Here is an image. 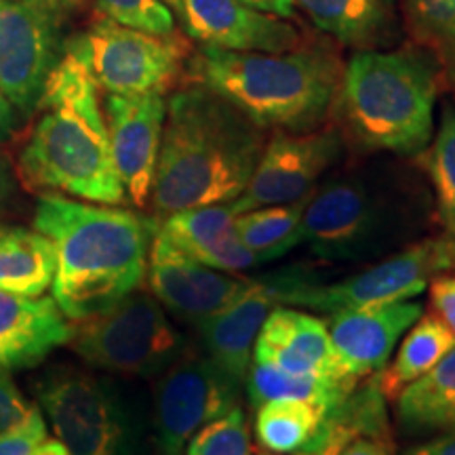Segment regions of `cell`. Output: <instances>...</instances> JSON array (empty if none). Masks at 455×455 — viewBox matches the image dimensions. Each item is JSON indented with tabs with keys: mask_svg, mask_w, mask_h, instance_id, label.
<instances>
[{
	"mask_svg": "<svg viewBox=\"0 0 455 455\" xmlns=\"http://www.w3.org/2000/svg\"><path fill=\"white\" fill-rule=\"evenodd\" d=\"M30 455H72V453L68 451V447L61 441L44 439Z\"/></svg>",
	"mask_w": 455,
	"mask_h": 455,
	"instance_id": "ab89813d",
	"label": "cell"
},
{
	"mask_svg": "<svg viewBox=\"0 0 455 455\" xmlns=\"http://www.w3.org/2000/svg\"><path fill=\"white\" fill-rule=\"evenodd\" d=\"M403 455H455V430L443 432L436 439L411 447Z\"/></svg>",
	"mask_w": 455,
	"mask_h": 455,
	"instance_id": "8d00e7d4",
	"label": "cell"
},
{
	"mask_svg": "<svg viewBox=\"0 0 455 455\" xmlns=\"http://www.w3.org/2000/svg\"><path fill=\"white\" fill-rule=\"evenodd\" d=\"M455 346V333L435 312L413 323L396 352L395 363L378 375V386L386 398H396L409 384L430 371Z\"/></svg>",
	"mask_w": 455,
	"mask_h": 455,
	"instance_id": "4316f807",
	"label": "cell"
},
{
	"mask_svg": "<svg viewBox=\"0 0 455 455\" xmlns=\"http://www.w3.org/2000/svg\"><path fill=\"white\" fill-rule=\"evenodd\" d=\"M186 455H253L243 407L232 409L188 441Z\"/></svg>",
	"mask_w": 455,
	"mask_h": 455,
	"instance_id": "4dcf8cb0",
	"label": "cell"
},
{
	"mask_svg": "<svg viewBox=\"0 0 455 455\" xmlns=\"http://www.w3.org/2000/svg\"><path fill=\"white\" fill-rule=\"evenodd\" d=\"M51 428L72 455H133L140 426L112 379L76 367H57L36 384Z\"/></svg>",
	"mask_w": 455,
	"mask_h": 455,
	"instance_id": "9c48e42d",
	"label": "cell"
},
{
	"mask_svg": "<svg viewBox=\"0 0 455 455\" xmlns=\"http://www.w3.org/2000/svg\"><path fill=\"white\" fill-rule=\"evenodd\" d=\"M241 3L258 11H264V13L283 17V20H291V17L298 15L295 0H241Z\"/></svg>",
	"mask_w": 455,
	"mask_h": 455,
	"instance_id": "74e56055",
	"label": "cell"
},
{
	"mask_svg": "<svg viewBox=\"0 0 455 455\" xmlns=\"http://www.w3.org/2000/svg\"><path fill=\"white\" fill-rule=\"evenodd\" d=\"M398 422L407 432L455 430V346L396 398Z\"/></svg>",
	"mask_w": 455,
	"mask_h": 455,
	"instance_id": "d4e9b609",
	"label": "cell"
},
{
	"mask_svg": "<svg viewBox=\"0 0 455 455\" xmlns=\"http://www.w3.org/2000/svg\"><path fill=\"white\" fill-rule=\"evenodd\" d=\"M430 304L435 315L455 333V275H441L430 283Z\"/></svg>",
	"mask_w": 455,
	"mask_h": 455,
	"instance_id": "e575fe53",
	"label": "cell"
},
{
	"mask_svg": "<svg viewBox=\"0 0 455 455\" xmlns=\"http://www.w3.org/2000/svg\"><path fill=\"white\" fill-rule=\"evenodd\" d=\"M318 30L344 47H388L401 30L398 0H295Z\"/></svg>",
	"mask_w": 455,
	"mask_h": 455,
	"instance_id": "7402d4cb",
	"label": "cell"
},
{
	"mask_svg": "<svg viewBox=\"0 0 455 455\" xmlns=\"http://www.w3.org/2000/svg\"><path fill=\"white\" fill-rule=\"evenodd\" d=\"M455 272V235L424 238L386 255L355 276L321 283L312 268H284L266 276L276 306L333 315L341 310L407 301L432 283V278Z\"/></svg>",
	"mask_w": 455,
	"mask_h": 455,
	"instance_id": "52a82bcc",
	"label": "cell"
},
{
	"mask_svg": "<svg viewBox=\"0 0 455 455\" xmlns=\"http://www.w3.org/2000/svg\"><path fill=\"white\" fill-rule=\"evenodd\" d=\"M184 30L201 47L236 53H283L304 44L298 28L241 0H181Z\"/></svg>",
	"mask_w": 455,
	"mask_h": 455,
	"instance_id": "2e32d148",
	"label": "cell"
},
{
	"mask_svg": "<svg viewBox=\"0 0 455 455\" xmlns=\"http://www.w3.org/2000/svg\"><path fill=\"white\" fill-rule=\"evenodd\" d=\"M70 344L101 371L156 378L188 352V341L155 295L129 293L110 310L81 321Z\"/></svg>",
	"mask_w": 455,
	"mask_h": 455,
	"instance_id": "ba28073f",
	"label": "cell"
},
{
	"mask_svg": "<svg viewBox=\"0 0 455 455\" xmlns=\"http://www.w3.org/2000/svg\"><path fill=\"white\" fill-rule=\"evenodd\" d=\"M55 0H0V91L21 112L38 106L57 64Z\"/></svg>",
	"mask_w": 455,
	"mask_h": 455,
	"instance_id": "4fadbf2b",
	"label": "cell"
},
{
	"mask_svg": "<svg viewBox=\"0 0 455 455\" xmlns=\"http://www.w3.org/2000/svg\"><path fill=\"white\" fill-rule=\"evenodd\" d=\"M355 436L356 435L350 428H346V426H338V428H335V432L331 435V439H329L321 449H316V451L293 453V455H339L341 449L346 447V443L355 439Z\"/></svg>",
	"mask_w": 455,
	"mask_h": 455,
	"instance_id": "f35d334b",
	"label": "cell"
},
{
	"mask_svg": "<svg viewBox=\"0 0 455 455\" xmlns=\"http://www.w3.org/2000/svg\"><path fill=\"white\" fill-rule=\"evenodd\" d=\"M47 439V424L36 409L24 424L0 432V455H30Z\"/></svg>",
	"mask_w": 455,
	"mask_h": 455,
	"instance_id": "d6a6232c",
	"label": "cell"
},
{
	"mask_svg": "<svg viewBox=\"0 0 455 455\" xmlns=\"http://www.w3.org/2000/svg\"><path fill=\"white\" fill-rule=\"evenodd\" d=\"M243 382L207 355L186 352L158 375L155 426L163 455H181L203 426L241 407Z\"/></svg>",
	"mask_w": 455,
	"mask_h": 455,
	"instance_id": "8fae6325",
	"label": "cell"
},
{
	"mask_svg": "<svg viewBox=\"0 0 455 455\" xmlns=\"http://www.w3.org/2000/svg\"><path fill=\"white\" fill-rule=\"evenodd\" d=\"M253 361L298 375L352 378L335 355L327 323L289 306H276L266 316L255 339Z\"/></svg>",
	"mask_w": 455,
	"mask_h": 455,
	"instance_id": "ac0fdd59",
	"label": "cell"
},
{
	"mask_svg": "<svg viewBox=\"0 0 455 455\" xmlns=\"http://www.w3.org/2000/svg\"><path fill=\"white\" fill-rule=\"evenodd\" d=\"M424 315L415 301H390L329 315L327 331L341 367L352 378H367L388 365L392 350Z\"/></svg>",
	"mask_w": 455,
	"mask_h": 455,
	"instance_id": "e0dca14e",
	"label": "cell"
},
{
	"mask_svg": "<svg viewBox=\"0 0 455 455\" xmlns=\"http://www.w3.org/2000/svg\"><path fill=\"white\" fill-rule=\"evenodd\" d=\"M164 116H167V101L161 93H108L106 124L114 167L121 178L124 195L140 209L150 204Z\"/></svg>",
	"mask_w": 455,
	"mask_h": 455,
	"instance_id": "9a60e30c",
	"label": "cell"
},
{
	"mask_svg": "<svg viewBox=\"0 0 455 455\" xmlns=\"http://www.w3.org/2000/svg\"><path fill=\"white\" fill-rule=\"evenodd\" d=\"M100 89L112 95H164L184 70L190 49L178 34H150L101 17L84 36Z\"/></svg>",
	"mask_w": 455,
	"mask_h": 455,
	"instance_id": "30bf717a",
	"label": "cell"
},
{
	"mask_svg": "<svg viewBox=\"0 0 455 455\" xmlns=\"http://www.w3.org/2000/svg\"><path fill=\"white\" fill-rule=\"evenodd\" d=\"M34 228L55 249L51 289L68 321L101 315L144 283L155 221L114 204L47 195Z\"/></svg>",
	"mask_w": 455,
	"mask_h": 455,
	"instance_id": "7a4b0ae2",
	"label": "cell"
},
{
	"mask_svg": "<svg viewBox=\"0 0 455 455\" xmlns=\"http://www.w3.org/2000/svg\"><path fill=\"white\" fill-rule=\"evenodd\" d=\"M53 278L55 249L43 232L0 226V291L38 298Z\"/></svg>",
	"mask_w": 455,
	"mask_h": 455,
	"instance_id": "cb8c5ba5",
	"label": "cell"
},
{
	"mask_svg": "<svg viewBox=\"0 0 455 455\" xmlns=\"http://www.w3.org/2000/svg\"><path fill=\"white\" fill-rule=\"evenodd\" d=\"M266 131L203 84L167 101L150 204L158 218L204 204L232 203L249 186Z\"/></svg>",
	"mask_w": 455,
	"mask_h": 455,
	"instance_id": "6da1fadb",
	"label": "cell"
},
{
	"mask_svg": "<svg viewBox=\"0 0 455 455\" xmlns=\"http://www.w3.org/2000/svg\"><path fill=\"white\" fill-rule=\"evenodd\" d=\"M346 138L339 127H318L304 133L276 131L264 150L249 186L236 201V213L268 204H289L310 196L318 180L339 163Z\"/></svg>",
	"mask_w": 455,
	"mask_h": 455,
	"instance_id": "7c38bea8",
	"label": "cell"
},
{
	"mask_svg": "<svg viewBox=\"0 0 455 455\" xmlns=\"http://www.w3.org/2000/svg\"><path fill=\"white\" fill-rule=\"evenodd\" d=\"M339 455H390V443L371 436H355L346 443Z\"/></svg>",
	"mask_w": 455,
	"mask_h": 455,
	"instance_id": "d590c367",
	"label": "cell"
},
{
	"mask_svg": "<svg viewBox=\"0 0 455 455\" xmlns=\"http://www.w3.org/2000/svg\"><path fill=\"white\" fill-rule=\"evenodd\" d=\"M98 11L116 24L150 34H173V13L161 0H98Z\"/></svg>",
	"mask_w": 455,
	"mask_h": 455,
	"instance_id": "1f68e13d",
	"label": "cell"
},
{
	"mask_svg": "<svg viewBox=\"0 0 455 455\" xmlns=\"http://www.w3.org/2000/svg\"><path fill=\"white\" fill-rule=\"evenodd\" d=\"M38 106L43 116L20 158L28 184L87 203L118 207L127 201L84 38L72 41L57 60Z\"/></svg>",
	"mask_w": 455,
	"mask_h": 455,
	"instance_id": "3957f363",
	"label": "cell"
},
{
	"mask_svg": "<svg viewBox=\"0 0 455 455\" xmlns=\"http://www.w3.org/2000/svg\"><path fill=\"white\" fill-rule=\"evenodd\" d=\"M161 3H164L167 4V7H171L175 11V13L180 15V11H181V0H161Z\"/></svg>",
	"mask_w": 455,
	"mask_h": 455,
	"instance_id": "b9f144b4",
	"label": "cell"
},
{
	"mask_svg": "<svg viewBox=\"0 0 455 455\" xmlns=\"http://www.w3.org/2000/svg\"><path fill=\"white\" fill-rule=\"evenodd\" d=\"M192 83L212 89L264 131L323 127L338 98L341 61L327 49L236 53L201 47L188 61Z\"/></svg>",
	"mask_w": 455,
	"mask_h": 455,
	"instance_id": "5b68a950",
	"label": "cell"
},
{
	"mask_svg": "<svg viewBox=\"0 0 455 455\" xmlns=\"http://www.w3.org/2000/svg\"><path fill=\"white\" fill-rule=\"evenodd\" d=\"M361 379L356 378H321L283 371L266 363L251 361L244 375V390L253 409L270 401H308L315 405L339 409Z\"/></svg>",
	"mask_w": 455,
	"mask_h": 455,
	"instance_id": "484cf974",
	"label": "cell"
},
{
	"mask_svg": "<svg viewBox=\"0 0 455 455\" xmlns=\"http://www.w3.org/2000/svg\"><path fill=\"white\" fill-rule=\"evenodd\" d=\"M413 44L435 57L443 81L455 87V0H401Z\"/></svg>",
	"mask_w": 455,
	"mask_h": 455,
	"instance_id": "f1b7e54d",
	"label": "cell"
},
{
	"mask_svg": "<svg viewBox=\"0 0 455 455\" xmlns=\"http://www.w3.org/2000/svg\"><path fill=\"white\" fill-rule=\"evenodd\" d=\"M55 3H78V0H55Z\"/></svg>",
	"mask_w": 455,
	"mask_h": 455,
	"instance_id": "7bdbcfd3",
	"label": "cell"
},
{
	"mask_svg": "<svg viewBox=\"0 0 455 455\" xmlns=\"http://www.w3.org/2000/svg\"><path fill=\"white\" fill-rule=\"evenodd\" d=\"M338 409L308 401H270L255 409V436L275 455L316 451L335 432Z\"/></svg>",
	"mask_w": 455,
	"mask_h": 455,
	"instance_id": "603a6c76",
	"label": "cell"
},
{
	"mask_svg": "<svg viewBox=\"0 0 455 455\" xmlns=\"http://www.w3.org/2000/svg\"><path fill=\"white\" fill-rule=\"evenodd\" d=\"M148 284L163 308L198 325L244 293L251 278L215 270L175 247L155 228L148 251Z\"/></svg>",
	"mask_w": 455,
	"mask_h": 455,
	"instance_id": "5bb4252c",
	"label": "cell"
},
{
	"mask_svg": "<svg viewBox=\"0 0 455 455\" xmlns=\"http://www.w3.org/2000/svg\"><path fill=\"white\" fill-rule=\"evenodd\" d=\"M258 455H275V453H270V451H266V449H261V451H258Z\"/></svg>",
	"mask_w": 455,
	"mask_h": 455,
	"instance_id": "ee69618b",
	"label": "cell"
},
{
	"mask_svg": "<svg viewBox=\"0 0 455 455\" xmlns=\"http://www.w3.org/2000/svg\"><path fill=\"white\" fill-rule=\"evenodd\" d=\"M74 327L53 298L0 291V367H34L70 344Z\"/></svg>",
	"mask_w": 455,
	"mask_h": 455,
	"instance_id": "d6986e66",
	"label": "cell"
},
{
	"mask_svg": "<svg viewBox=\"0 0 455 455\" xmlns=\"http://www.w3.org/2000/svg\"><path fill=\"white\" fill-rule=\"evenodd\" d=\"M275 308V293L266 276L251 278L244 293L196 325L204 355L244 384V375L253 361L255 339L266 316Z\"/></svg>",
	"mask_w": 455,
	"mask_h": 455,
	"instance_id": "44dd1931",
	"label": "cell"
},
{
	"mask_svg": "<svg viewBox=\"0 0 455 455\" xmlns=\"http://www.w3.org/2000/svg\"><path fill=\"white\" fill-rule=\"evenodd\" d=\"M422 212V196L396 164L352 169L315 188L301 243L325 261L382 259L418 235Z\"/></svg>",
	"mask_w": 455,
	"mask_h": 455,
	"instance_id": "8992f818",
	"label": "cell"
},
{
	"mask_svg": "<svg viewBox=\"0 0 455 455\" xmlns=\"http://www.w3.org/2000/svg\"><path fill=\"white\" fill-rule=\"evenodd\" d=\"M0 192H3V181H0Z\"/></svg>",
	"mask_w": 455,
	"mask_h": 455,
	"instance_id": "f6af8a7d",
	"label": "cell"
},
{
	"mask_svg": "<svg viewBox=\"0 0 455 455\" xmlns=\"http://www.w3.org/2000/svg\"><path fill=\"white\" fill-rule=\"evenodd\" d=\"M36 409L17 388L9 369L0 367V432L24 424Z\"/></svg>",
	"mask_w": 455,
	"mask_h": 455,
	"instance_id": "836d02e7",
	"label": "cell"
},
{
	"mask_svg": "<svg viewBox=\"0 0 455 455\" xmlns=\"http://www.w3.org/2000/svg\"><path fill=\"white\" fill-rule=\"evenodd\" d=\"M443 76L418 44L392 51H356L341 68L333 110L341 133L365 152L419 156L435 135Z\"/></svg>",
	"mask_w": 455,
	"mask_h": 455,
	"instance_id": "277c9868",
	"label": "cell"
},
{
	"mask_svg": "<svg viewBox=\"0 0 455 455\" xmlns=\"http://www.w3.org/2000/svg\"><path fill=\"white\" fill-rule=\"evenodd\" d=\"M422 164L435 190L436 215L447 232L455 235V106L447 104L432 144L422 152Z\"/></svg>",
	"mask_w": 455,
	"mask_h": 455,
	"instance_id": "f546056e",
	"label": "cell"
},
{
	"mask_svg": "<svg viewBox=\"0 0 455 455\" xmlns=\"http://www.w3.org/2000/svg\"><path fill=\"white\" fill-rule=\"evenodd\" d=\"M11 123H13V106L0 91V138H4V133L11 129Z\"/></svg>",
	"mask_w": 455,
	"mask_h": 455,
	"instance_id": "60d3db41",
	"label": "cell"
},
{
	"mask_svg": "<svg viewBox=\"0 0 455 455\" xmlns=\"http://www.w3.org/2000/svg\"><path fill=\"white\" fill-rule=\"evenodd\" d=\"M236 215L232 203L204 204L164 215L156 230L201 264L241 275L259 266V261L238 238Z\"/></svg>",
	"mask_w": 455,
	"mask_h": 455,
	"instance_id": "ffe728a7",
	"label": "cell"
},
{
	"mask_svg": "<svg viewBox=\"0 0 455 455\" xmlns=\"http://www.w3.org/2000/svg\"><path fill=\"white\" fill-rule=\"evenodd\" d=\"M308 198L289 204L249 209L236 215V235L259 264L283 258L301 243V221Z\"/></svg>",
	"mask_w": 455,
	"mask_h": 455,
	"instance_id": "83f0119b",
	"label": "cell"
}]
</instances>
